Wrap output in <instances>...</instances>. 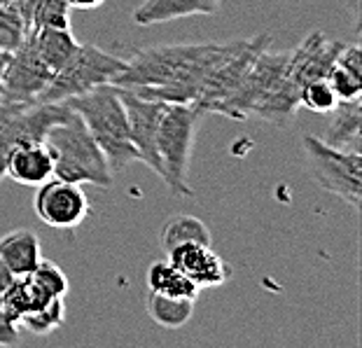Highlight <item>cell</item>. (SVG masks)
I'll return each mask as SVG.
<instances>
[{
	"label": "cell",
	"instance_id": "484cf974",
	"mask_svg": "<svg viewBox=\"0 0 362 348\" xmlns=\"http://www.w3.org/2000/svg\"><path fill=\"white\" fill-rule=\"evenodd\" d=\"M325 80H327L329 87H332L334 96L339 100H351V98H358L362 94V77L351 73V71H346V68L339 66V64H334L332 68H329Z\"/></svg>",
	"mask_w": 362,
	"mask_h": 348
},
{
	"label": "cell",
	"instance_id": "d4e9b609",
	"mask_svg": "<svg viewBox=\"0 0 362 348\" xmlns=\"http://www.w3.org/2000/svg\"><path fill=\"white\" fill-rule=\"evenodd\" d=\"M337 103H339V98L334 96V91L327 84V80L309 82L299 91V108H306V110H311V112L327 115Z\"/></svg>",
	"mask_w": 362,
	"mask_h": 348
},
{
	"label": "cell",
	"instance_id": "d6a6232c",
	"mask_svg": "<svg viewBox=\"0 0 362 348\" xmlns=\"http://www.w3.org/2000/svg\"><path fill=\"white\" fill-rule=\"evenodd\" d=\"M5 5H7V0H0V10H3Z\"/></svg>",
	"mask_w": 362,
	"mask_h": 348
},
{
	"label": "cell",
	"instance_id": "1f68e13d",
	"mask_svg": "<svg viewBox=\"0 0 362 348\" xmlns=\"http://www.w3.org/2000/svg\"><path fill=\"white\" fill-rule=\"evenodd\" d=\"M7 57H10V52H0V100H3V68L7 64Z\"/></svg>",
	"mask_w": 362,
	"mask_h": 348
},
{
	"label": "cell",
	"instance_id": "7a4b0ae2",
	"mask_svg": "<svg viewBox=\"0 0 362 348\" xmlns=\"http://www.w3.org/2000/svg\"><path fill=\"white\" fill-rule=\"evenodd\" d=\"M68 103L87 124L112 173L124 171L134 161H138V152L131 143L124 103H122L119 89L115 84H101L82 96L68 98Z\"/></svg>",
	"mask_w": 362,
	"mask_h": 348
},
{
	"label": "cell",
	"instance_id": "4dcf8cb0",
	"mask_svg": "<svg viewBox=\"0 0 362 348\" xmlns=\"http://www.w3.org/2000/svg\"><path fill=\"white\" fill-rule=\"evenodd\" d=\"M12 278H14V276H12V272L5 267V262L0 260V292H3V290L7 288V285L12 283Z\"/></svg>",
	"mask_w": 362,
	"mask_h": 348
},
{
	"label": "cell",
	"instance_id": "2e32d148",
	"mask_svg": "<svg viewBox=\"0 0 362 348\" xmlns=\"http://www.w3.org/2000/svg\"><path fill=\"white\" fill-rule=\"evenodd\" d=\"M0 260L12 276H26L40 265L42 245L33 229H12L0 236Z\"/></svg>",
	"mask_w": 362,
	"mask_h": 348
},
{
	"label": "cell",
	"instance_id": "4316f807",
	"mask_svg": "<svg viewBox=\"0 0 362 348\" xmlns=\"http://www.w3.org/2000/svg\"><path fill=\"white\" fill-rule=\"evenodd\" d=\"M334 64L344 66L346 71H351V73L362 77V50H360V45H341Z\"/></svg>",
	"mask_w": 362,
	"mask_h": 348
},
{
	"label": "cell",
	"instance_id": "8fae6325",
	"mask_svg": "<svg viewBox=\"0 0 362 348\" xmlns=\"http://www.w3.org/2000/svg\"><path fill=\"white\" fill-rule=\"evenodd\" d=\"M341 45L344 42L327 40L322 30H311V33L290 52L285 75L290 77V82L295 84V87H299V91H302L304 84L325 80L329 68L334 66Z\"/></svg>",
	"mask_w": 362,
	"mask_h": 348
},
{
	"label": "cell",
	"instance_id": "f1b7e54d",
	"mask_svg": "<svg viewBox=\"0 0 362 348\" xmlns=\"http://www.w3.org/2000/svg\"><path fill=\"white\" fill-rule=\"evenodd\" d=\"M14 344H19V327L0 313V346H14Z\"/></svg>",
	"mask_w": 362,
	"mask_h": 348
},
{
	"label": "cell",
	"instance_id": "d6986e66",
	"mask_svg": "<svg viewBox=\"0 0 362 348\" xmlns=\"http://www.w3.org/2000/svg\"><path fill=\"white\" fill-rule=\"evenodd\" d=\"M148 288L152 292L168 297H182V299H194L199 297V288L185 276L180 269H175L171 262H155L148 269Z\"/></svg>",
	"mask_w": 362,
	"mask_h": 348
},
{
	"label": "cell",
	"instance_id": "52a82bcc",
	"mask_svg": "<svg viewBox=\"0 0 362 348\" xmlns=\"http://www.w3.org/2000/svg\"><path fill=\"white\" fill-rule=\"evenodd\" d=\"M288 57L290 52H269V47L262 50L245 71L243 80L238 82V87L220 105L218 115L232 120H248L269 91L283 80Z\"/></svg>",
	"mask_w": 362,
	"mask_h": 348
},
{
	"label": "cell",
	"instance_id": "30bf717a",
	"mask_svg": "<svg viewBox=\"0 0 362 348\" xmlns=\"http://www.w3.org/2000/svg\"><path fill=\"white\" fill-rule=\"evenodd\" d=\"M117 89L127 110L129 134H131V143H134V148L138 152V161H143L150 171H155L161 178V161L157 154V131H159L161 115H164L168 103L141 96L131 89H122V87Z\"/></svg>",
	"mask_w": 362,
	"mask_h": 348
},
{
	"label": "cell",
	"instance_id": "cb8c5ba5",
	"mask_svg": "<svg viewBox=\"0 0 362 348\" xmlns=\"http://www.w3.org/2000/svg\"><path fill=\"white\" fill-rule=\"evenodd\" d=\"M35 28H71V7L66 0H42L30 19V30Z\"/></svg>",
	"mask_w": 362,
	"mask_h": 348
},
{
	"label": "cell",
	"instance_id": "ac0fdd59",
	"mask_svg": "<svg viewBox=\"0 0 362 348\" xmlns=\"http://www.w3.org/2000/svg\"><path fill=\"white\" fill-rule=\"evenodd\" d=\"M194 299H182V297H168L159 295V292H148L145 297V308L148 315L155 320L159 327L166 330H178L182 325H187L192 313H194Z\"/></svg>",
	"mask_w": 362,
	"mask_h": 348
},
{
	"label": "cell",
	"instance_id": "8992f818",
	"mask_svg": "<svg viewBox=\"0 0 362 348\" xmlns=\"http://www.w3.org/2000/svg\"><path fill=\"white\" fill-rule=\"evenodd\" d=\"M304 166L313 182L329 195L344 199L346 204L360 211L362 199V154L339 150L327 145L318 136L302 138Z\"/></svg>",
	"mask_w": 362,
	"mask_h": 348
},
{
	"label": "cell",
	"instance_id": "ba28073f",
	"mask_svg": "<svg viewBox=\"0 0 362 348\" xmlns=\"http://www.w3.org/2000/svg\"><path fill=\"white\" fill-rule=\"evenodd\" d=\"M52 77L54 73L37 57L33 42L26 35L24 42L14 52H10L7 64L3 68V100L24 105L40 103L42 91L47 89Z\"/></svg>",
	"mask_w": 362,
	"mask_h": 348
},
{
	"label": "cell",
	"instance_id": "6da1fadb",
	"mask_svg": "<svg viewBox=\"0 0 362 348\" xmlns=\"http://www.w3.org/2000/svg\"><path fill=\"white\" fill-rule=\"evenodd\" d=\"M238 40L157 45L143 47L127 59V68L115 80V87L131 89L141 96L164 103H194L206 77L236 50Z\"/></svg>",
	"mask_w": 362,
	"mask_h": 348
},
{
	"label": "cell",
	"instance_id": "5bb4252c",
	"mask_svg": "<svg viewBox=\"0 0 362 348\" xmlns=\"http://www.w3.org/2000/svg\"><path fill=\"white\" fill-rule=\"evenodd\" d=\"M222 0H143L136 7L134 21L138 26H157L168 21L197 17V14H215Z\"/></svg>",
	"mask_w": 362,
	"mask_h": 348
},
{
	"label": "cell",
	"instance_id": "f546056e",
	"mask_svg": "<svg viewBox=\"0 0 362 348\" xmlns=\"http://www.w3.org/2000/svg\"><path fill=\"white\" fill-rule=\"evenodd\" d=\"M71 10H84V12H91V10H98L105 0H66Z\"/></svg>",
	"mask_w": 362,
	"mask_h": 348
},
{
	"label": "cell",
	"instance_id": "7402d4cb",
	"mask_svg": "<svg viewBox=\"0 0 362 348\" xmlns=\"http://www.w3.org/2000/svg\"><path fill=\"white\" fill-rule=\"evenodd\" d=\"M28 276H30V281L37 285V290H40L47 299L66 297V292H68V278L64 274V269H61L59 265H54V262L42 257L40 265H37Z\"/></svg>",
	"mask_w": 362,
	"mask_h": 348
},
{
	"label": "cell",
	"instance_id": "e0dca14e",
	"mask_svg": "<svg viewBox=\"0 0 362 348\" xmlns=\"http://www.w3.org/2000/svg\"><path fill=\"white\" fill-rule=\"evenodd\" d=\"M28 40L52 73H57L80 47L71 28H35L28 33Z\"/></svg>",
	"mask_w": 362,
	"mask_h": 348
},
{
	"label": "cell",
	"instance_id": "3957f363",
	"mask_svg": "<svg viewBox=\"0 0 362 348\" xmlns=\"http://www.w3.org/2000/svg\"><path fill=\"white\" fill-rule=\"evenodd\" d=\"M42 143L54 159V175L80 185H96L110 187L112 168L107 166L101 148L91 138L87 124L78 112H71L66 120L57 122L47 129Z\"/></svg>",
	"mask_w": 362,
	"mask_h": 348
},
{
	"label": "cell",
	"instance_id": "277c9868",
	"mask_svg": "<svg viewBox=\"0 0 362 348\" xmlns=\"http://www.w3.org/2000/svg\"><path fill=\"white\" fill-rule=\"evenodd\" d=\"M202 115L204 112L192 103H168L161 115L157 131V154L161 161V180L166 182L173 197L194 195L187 173Z\"/></svg>",
	"mask_w": 362,
	"mask_h": 348
},
{
	"label": "cell",
	"instance_id": "83f0119b",
	"mask_svg": "<svg viewBox=\"0 0 362 348\" xmlns=\"http://www.w3.org/2000/svg\"><path fill=\"white\" fill-rule=\"evenodd\" d=\"M24 108V103H10V100H0V148H3L5 134L10 129L12 120L17 117V112Z\"/></svg>",
	"mask_w": 362,
	"mask_h": 348
},
{
	"label": "cell",
	"instance_id": "5b68a950",
	"mask_svg": "<svg viewBox=\"0 0 362 348\" xmlns=\"http://www.w3.org/2000/svg\"><path fill=\"white\" fill-rule=\"evenodd\" d=\"M124 68L127 59L115 57L96 45H80L73 57L54 73L47 89L42 91L40 103H59L87 94L101 84H115Z\"/></svg>",
	"mask_w": 362,
	"mask_h": 348
},
{
	"label": "cell",
	"instance_id": "44dd1931",
	"mask_svg": "<svg viewBox=\"0 0 362 348\" xmlns=\"http://www.w3.org/2000/svg\"><path fill=\"white\" fill-rule=\"evenodd\" d=\"M64 323H66V297H57V299H52L49 304L33 308V311L21 315L19 330L24 327L30 335L45 337V335L57 332Z\"/></svg>",
	"mask_w": 362,
	"mask_h": 348
},
{
	"label": "cell",
	"instance_id": "7c38bea8",
	"mask_svg": "<svg viewBox=\"0 0 362 348\" xmlns=\"http://www.w3.org/2000/svg\"><path fill=\"white\" fill-rule=\"evenodd\" d=\"M168 262L197 285L204 288H218L229 281L227 262L213 250V243H182L168 250Z\"/></svg>",
	"mask_w": 362,
	"mask_h": 348
},
{
	"label": "cell",
	"instance_id": "9a60e30c",
	"mask_svg": "<svg viewBox=\"0 0 362 348\" xmlns=\"http://www.w3.org/2000/svg\"><path fill=\"white\" fill-rule=\"evenodd\" d=\"M329 122L325 129L322 141L339 150H351L360 152L362 145V100H339V103L327 112Z\"/></svg>",
	"mask_w": 362,
	"mask_h": 348
},
{
	"label": "cell",
	"instance_id": "ffe728a7",
	"mask_svg": "<svg viewBox=\"0 0 362 348\" xmlns=\"http://www.w3.org/2000/svg\"><path fill=\"white\" fill-rule=\"evenodd\" d=\"M182 243H213L211 229L194 215H173L161 227V248L166 253Z\"/></svg>",
	"mask_w": 362,
	"mask_h": 348
},
{
	"label": "cell",
	"instance_id": "9c48e42d",
	"mask_svg": "<svg viewBox=\"0 0 362 348\" xmlns=\"http://www.w3.org/2000/svg\"><path fill=\"white\" fill-rule=\"evenodd\" d=\"M33 208L47 227L54 229H75L89 215V199L80 182L49 178L37 187Z\"/></svg>",
	"mask_w": 362,
	"mask_h": 348
},
{
	"label": "cell",
	"instance_id": "603a6c76",
	"mask_svg": "<svg viewBox=\"0 0 362 348\" xmlns=\"http://www.w3.org/2000/svg\"><path fill=\"white\" fill-rule=\"evenodd\" d=\"M28 35L26 21L10 0L0 10V52H14Z\"/></svg>",
	"mask_w": 362,
	"mask_h": 348
},
{
	"label": "cell",
	"instance_id": "4fadbf2b",
	"mask_svg": "<svg viewBox=\"0 0 362 348\" xmlns=\"http://www.w3.org/2000/svg\"><path fill=\"white\" fill-rule=\"evenodd\" d=\"M5 178L26 185V187H40L54 178V159L45 143H21L7 152L5 157Z\"/></svg>",
	"mask_w": 362,
	"mask_h": 348
}]
</instances>
